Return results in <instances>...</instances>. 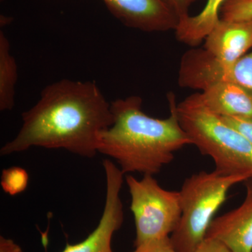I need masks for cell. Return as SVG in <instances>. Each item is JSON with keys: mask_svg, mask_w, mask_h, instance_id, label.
<instances>
[{"mask_svg": "<svg viewBox=\"0 0 252 252\" xmlns=\"http://www.w3.org/2000/svg\"><path fill=\"white\" fill-rule=\"evenodd\" d=\"M22 119L17 135L1 147L2 157L42 147L94 158L101 133L114 120L111 103L95 82L67 79L44 88Z\"/></svg>", "mask_w": 252, "mask_h": 252, "instance_id": "6da1fadb", "label": "cell"}, {"mask_svg": "<svg viewBox=\"0 0 252 252\" xmlns=\"http://www.w3.org/2000/svg\"><path fill=\"white\" fill-rule=\"evenodd\" d=\"M173 93L167 94L170 114L157 119L142 110L137 95L111 102L113 124L101 133L98 153L112 158L124 175H155L175 158L176 152L192 144L177 117Z\"/></svg>", "mask_w": 252, "mask_h": 252, "instance_id": "7a4b0ae2", "label": "cell"}, {"mask_svg": "<svg viewBox=\"0 0 252 252\" xmlns=\"http://www.w3.org/2000/svg\"><path fill=\"white\" fill-rule=\"evenodd\" d=\"M177 117L192 144L212 158L222 175L252 177V142L204 105L199 93L177 104Z\"/></svg>", "mask_w": 252, "mask_h": 252, "instance_id": "3957f363", "label": "cell"}, {"mask_svg": "<svg viewBox=\"0 0 252 252\" xmlns=\"http://www.w3.org/2000/svg\"><path fill=\"white\" fill-rule=\"evenodd\" d=\"M243 176L200 171L186 179L180 190L182 217L170 240L177 252H194L205 240L215 214Z\"/></svg>", "mask_w": 252, "mask_h": 252, "instance_id": "277c9868", "label": "cell"}, {"mask_svg": "<svg viewBox=\"0 0 252 252\" xmlns=\"http://www.w3.org/2000/svg\"><path fill=\"white\" fill-rule=\"evenodd\" d=\"M126 180L135 220V246L172 234L182 217L180 191L162 188L154 175L137 180L127 175Z\"/></svg>", "mask_w": 252, "mask_h": 252, "instance_id": "5b68a950", "label": "cell"}, {"mask_svg": "<svg viewBox=\"0 0 252 252\" xmlns=\"http://www.w3.org/2000/svg\"><path fill=\"white\" fill-rule=\"evenodd\" d=\"M102 165L106 177V197L98 225L85 240L75 245L67 243L61 252H113L111 245L113 235L120 229L124 221L120 193L124 174L109 159H105Z\"/></svg>", "mask_w": 252, "mask_h": 252, "instance_id": "8992f818", "label": "cell"}, {"mask_svg": "<svg viewBox=\"0 0 252 252\" xmlns=\"http://www.w3.org/2000/svg\"><path fill=\"white\" fill-rule=\"evenodd\" d=\"M125 26L147 32L175 31L179 19L161 0H102Z\"/></svg>", "mask_w": 252, "mask_h": 252, "instance_id": "52a82bcc", "label": "cell"}, {"mask_svg": "<svg viewBox=\"0 0 252 252\" xmlns=\"http://www.w3.org/2000/svg\"><path fill=\"white\" fill-rule=\"evenodd\" d=\"M244 183L246 195L243 203L214 219L205 237L220 240L233 252H252V177Z\"/></svg>", "mask_w": 252, "mask_h": 252, "instance_id": "ba28073f", "label": "cell"}, {"mask_svg": "<svg viewBox=\"0 0 252 252\" xmlns=\"http://www.w3.org/2000/svg\"><path fill=\"white\" fill-rule=\"evenodd\" d=\"M204 49L222 62H233L252 49V18L247 21L220 19L205 39Z\"/></svg>", "mask_w": 252, "mask_h": 252, "instance_id": "9c48e42d", "label": "cell"}, {"mask_svg": "<svg viewBox=\"0 0 252 252\" xmlns=\"http://www.w3.org/2000/svg\"><path fill=\"white\" fill-rule=\"evenodd\" d=\"M209 110L220 117H252V91L232 83H217L199 93Z\"/></svg>", "mask_w": 252, "mask_h": 252, "instance_id": "30bf717a", "label": "cell"}, {"mask_svg": "<svg viewBox=\"0 0 252 252\" xmlns=\"http://www.w3.org/2000/svg\"><path fill=\"white\" fill-rule=\"evenodd\" d=\"M225 0H207L201 12L180 20L175 29L176 39L195 47L201 44L220 20V6Z\"/></svg>", "mask_w": 252, "mask_h": 252, "instance_id": "8fae6325", "label": "cell"}, {"mask_svg": "<svg viewBox=\"0 0 252 252\" xmlns=\"http://www.w3.org/2000/svg\"><path fill=\"white\" fill-rule=\"evenodd\" d=\"M18 79L17 64L11 53L9 39L0 32V110L14 108Z\"/></svg>", "mask_w": 252, "mask_h": 252, "instance_id": "7c38bea8", "label": "cell"}, {"mask_svg": "<svg viewBox=\"0 0 252 252\" xmlns=\"http://www.w3.org/2000/svg\"><path fill=\"white\" fill-rule=\"evenodd\" d=\"M220 77L223 82L237 84L252 91V51L223 64Z\"/></svg>", "mask_w": 252, "mask_h": 252, "instance_id": "4fadbf2b", "label": "cell"}, {"mask_svg": "<svg viewBox=\"0 0 252 252\" xmlns=\"http://www.w3.org/2000/svg\"><path fill=\"white\" fill-rule=\"evenodd\" d=\"M29 175L21 167H11L4 169L1 177V186L5 193L11 196L23 193L27 189Z\"/></svg>", "mask_w": 252, "mask_h": 252, "instance_id": "5bb4252c", "label": "cell"}, {"mask_svg": "<svg viewBox=\"0 0 252 252\" xmlns=\"http://www.w3.org/2000/svg\"><path fill=\"white\" fill-rule=\"evenodd\" d=\"M220 19L241 21L252 18V0H225L220 11Z\"/></svg>", "mask_w": 252, "mask_h": 252, "instance_id": "9a60e30c", "label": "cell"}, {"mask_svg": "<svg viewBox=\"0 0 252 252\" xmlns=\"http://www.w3.org/2000/svg\"><path fill=\"white\" fill-rule=\"evenodd\" d=\"M135 248L132 252H177L169 236L149 240Z\"/></svg>", "mask_w": 252, "mask_h": 252, "instance_id": "2e32d148", "label": "cell"}, {"mask_svg": "<svg viewBox=\"0 0 252 252\" xmlns=\"http://www.w3.org/2000/svg\"><path fill=\"white\" fill-rule=\"evenodd\" d=\"M222 120L236 129L252 142V117L242 118L233 117H220Z\"/></svg>", "mask_w": 252, "mask_h": 252, "instance_id": "e0dca14e", "label": "cell"}, {"mask_svg": "<svg viewBox=\"0 0 252 252\" xmlns=\"http://www.w3.org/2000/svg\"><path fill=\"white\" fill-rule=\"evenodd\" d=\"M170 11L180 20L183 19L187 16H190L189 14L190 6L198 0H161Z\"/></svg>", "mask_w": 252, "mask_h": 252, "instance_id": "ac0fdd59", "label": "cell"}, {"mask_svg": "<svg viewBox=\"0 0 252 252\" xmlns=\"http://www.w3.org/2000/svg\"><path fill=\"white\" fill-rule=\"evenodd\" d=\"M194 252H233L224 243L217 239L205 238Z\"/></svg>", "mask_w": 252, "mask_h": 252, "instance_id": "d6986e66", "label": "cell"}, {"mask_svg": "<svg viewBox=\"0 0 252 252\" xmlns=\"http://www.w3.org/2000/svg\"><path fill=\"white\" fill-rule=\"evenodd\" d=\"M0 252H22L21 249L13 240L1 236L0 238Z\"/></svg>", "mask_w": 252, "mask_h": 252, "instance_id": "ffe728a7", "label": "cell"}]
</instances>
